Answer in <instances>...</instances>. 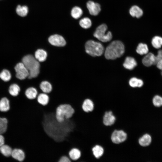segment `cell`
<instances>
[{
    "instance_id": "12",
    "label": "cell",
    "mask_w": 162,
    "mask_h": 162,
    "mask_svg": "<svg viewBox=\"0 0 162 162\" xmlns=\"http://www.w3.org/2000/svg\"><path fill=\"white\" fill-rule=\"evenodd\" d=\"M11 156L14 158L20 161H23L26 157V154L23 151L17 148L12 150Z\"/></svg>"
},
{
    "instance_id": "13",
    "label": "cell",
    "mask_w": 162,
    "mask_h": 162,
    "mask_svg": "<svg viewBox=\"0 0 162 162\" xmlns=\"http://www.w3.org/2000/svg\"><path fill=\"white\" fill-rule=\"evenodd\" d=\"M81 151L78 148H73L70 149L68 152V156L72 162H76L80 157Z\"/></svg>"
},
{
    "instance_id": "26",
    "label": "cell",
    "mask_w": 162,
    "mask_h": 162,
    "mask_svg": "<svg viewBox=\"0 0 162 162\" xmlns=\"http://www.w3.org/2000/svg\"><path fill=\"white\" fill-rule=\"evenodd\" d=\"M92 153L94 157L97 158L100 157L103 154V148L99 145H96L92 148Z\"/></svg>"
},
{
    "instance_id": "8",
    "label": "cell",
    "mask_w": 162,
    "mask_h": 162,
    "mask_svg": "<svg viewBox=\"0 0 162 162\" xmlns=\"http://www.w3.org/2000/svg\"><path fill=\"white\" fill-rule=\"evenodd\" d=\"M49 43L52 45L58 46H63L66 44V42L62 36L55 34L50 36L48 38Z\"/></svg>"
},
{
    "instance_id": "2",
    "label": "cell",
    "mask_w": 162,
    "mask_h": 162,
    "mask_svg": "<svg viewBox=\"0 0 162 162\" xmlns=\"http://www.w3.org/2000/svg\"><path fill=\"white\" fill-rule=\"evenodd\" d=\"M22 62L29 71V79L36 77L40 72L39 63L35 57L31 55H28L22 58Z\"/></svg>"
},
{
    "instance_id": "34",
    "label": "cell",
    "mask_w": 162,
    "mask_h": 162,
    "mask_svg": "<svg viewBox=\"0 0 162 162\" xmlns=\"http://www.w3.org/2000/svg\"><path fill=\"white\" fill-rule=\"evenodd\" d=\"M154 105L156 107L162 106V97L158 95L155 96L152 100Z\"/></svg>"
},
{
    "instance_id": "33",
    "label": "cell",
    "mask_w": 162,
    "mask_h": 162,
    "mask_svg": "<svg viewBox=\"0 0 162 162\" xmlns=\"http://www.w3.org/2000/svg\"><path fill=\"white\" fill-rule=\"evenodd\" d=\"M8 121L6 118H0V134L4 133L7 128Z\"/></svg>"
},
{
    "instance_id": "27",
    "label": "cell",
    "mask_w": 162,
    "mask_h": 162,
    "mask_svg": "<svg viewBox=\"0 0 162 162\" xmlns=\"http://www.w3.org/2000/svg\"><path fill=\"white\" fill-rule=\"evenodd\" d=\"M11 78V74L10 71L7 69H3L0 73V78L4 82L9 81Z\"/></svg>"
},
{
    "instance_id": "6",
    "label": "cell",
    "mask_w": 162,
    "mask_h": 162,
    "mask_svg": "<svg viewBox=\"0 0 162 162\" xmlns=\"http://www.w3.org/2000/svg\"><path fill=\"white\" fill-rule=\"evenodd\" d=\"M14 69L16 73V76L19 80L25 79L29 76V71L22 62L17 63L14 67Z\"/></svg>"
},
{
    "instance_id": "21",
    "label": "cell",
    "mask_w": 162,
    "mask_h": 162,
    "mask_svg": "<svg viewBox=\"0 0 162 162\" xmlns=\"http://www.w3.org/2000/svg\"><path fill=\"white\" fill-rule=\"evenodd\" d=\"M152 138L148 134L144 135L139 140L140 144L143 146H148L151 143Z\"/></svg>"
},
{
    "instance_id": "10",
    "label": "cell",
    "mask_w": 162,
    "mask_h": 162,
    "mask_svg": "<svg viewBox=\"0 0 162 162\" xmlns=\"http://www.w3.org/2000/svg\"><path fill=\"white\" fill-rule=\"evenodd\" d=\"M155 56L151 52L147 54L142 60L143 64L146 67L155 65Z\"/></svg>"
},
{
    "instance_id": "20",
    "label": "cell",
    "mask_w": 162,
    "mask_h": 162,
    "mask_svg": "<svg viewBox=\"0 0 162 162\" xmlns=\"http://www.w3.org/2000/svg\"><path fill=\"white\" fill-rule=\"evenodd\" d=\"M10 102L8 99L6 97L2 98L0 100V111L7 112L10 109Z\"/></svg>"
},
{
    "instance_id": "5",
    "label": "cell",
    "mask_w": 162,
    "mask_h": 162,
    "mask_svg": "<svg viewBox=\"0 0 162 162\" xmlns=\"http://www.w3.org/2000/svg\"><path fill=\"white\" fill-rule=\"evenodd\" d=\"M107 27L105 24L100 25L96 28L94 34V36L99 40L106 42L110 41L112 38V35L110 31L106 32Z\"/></svg>"
},
{
    "instance_id": "23",
    "label": "cell",
    "mask_w": 162,
    "mask_h": 162,
    "mask_svg": "<svg viewBox=\"0 0 162 162\" xmlns=\"http://www.w3.org/2000/svg\"><path fill=\"white\" fill-rule=\"evenodd\" d=\"M19 86L17 84L14 83L11 85L9 88L8 92L10 94L13 96H17L20 91Z\"/></svg>"
},
{
    "instance_id": "25",
    "label": "cell",
    "mask_w": 162,
    "mask_h": 162,
    "mask_svg": "<svg viewBox=\"0 0 162 162\" xmlns=\"http://www.w3.org/2000/svg\"><path fill=\"white\" fill-rule=\"evenodd\" d=\"M13 150L9 146L4 145L0 147V151L4 156L8 157L11 156Z\"/></svg>"
},
{
    "instance_id": "9",
    "label": "cell",
    "mask_w": 162,
    "mask_h": 162,
    "mask_svg": "<svg viewBox=\"0 0 162 162\" xmlns=\"http://www.w3.org/2000/svg\"><path fill=\"white\" fill-rule=\"evenodd\" d=\"M86 5L89 13L91 15L97 16L101 10L100 4L92 1H88Z\"/></svg>"
},
{
    "instance_id": "36",
    "label": "cell",
    "mask_w": 162,
    "mask_h": 162,
    "mask_svg": "<svg viewBox=\"0 0 162 162\" xmlns=\"http://www.w3.org/2000/svg\"><path fill=\"white\" fill-rule=\"evenodd\" d=\"M161 59H162V50H160L158 51L157 56H155V65Z\"/></svg>"
},
{
    "instance_id": "15",
    "label": "cell",
    "mask_w": 162,
    "mask_h": 162,
    "mask_svg": "<svg viewBox=\"0 0 162 162\" xmlns=\"http://www.w3.org/2000/svg\"><path fill=\"white\" fill-rule=\"evenodd\" d=\"M137 63L135 59L131 57H127L123 64L124 67L126 69L131 70L137 65Z\"/></svg>"
},
{
    "instance_id": "3",
    "label": "cell",
    "mask_w": 162,
    "mask_h": 162,
    "mask_svg": "<svg viewBox=\"0 0 162 162\" xmlns=\"http://www.w3.org/2000/svg\"><path fill=\"white\" fill-rule=\"evenodd\" d=\"M74 111V108L70 105L67 104H61L56 108L55 113L56 119L59 122H63L65 119L70 118Z\"/></svg>"
},
{
    "instance_id": "7",
    "label": "cell",
    "mask_w": 162,
    "mask_h": 162,
    "mask_svg": "<svg viewBox=\"0 0 162 162\" xmlns=\"http://www.w3.org/2000/svg\"><path fill=\"white\" fill-rule=\"evenodd\" d=\"M127 135L122 130H115L111 136L112 141L116 144H119L124 141L126 139Z\"/></svg>"
},
{
    "instance_id": "39",
    "label": "cell",
    "mask_w": 162,
    "mask_h": 162,
    "mask_svg": "<svg viewBox=\"0 0 162 162\" xmlns=\"http://www.w3.org/2000/svg\"><path fill=\"white\" fill-rule=\"evenodd\" d=\"M161 75L162 76V70H161Z\"/></svg>"
},
{
    "instance_id": "11",
    "label": "cell",
    "mask_w": 162,
    "mask_h": 162,
    "mask_svg": "<svg viewBox=\"0 0 162 162\" xmlns=\"http://www.w3.org/2000/svg\"><path fill=\"white\" fill-rule=\"evenodd\" d=\"M116 120L115 116L112 112L109 111L105 112L103 118V123L106 126H110L113 124Z\"/></svg>"
},
{
    "instance_id": "16",
    "label": "cell",
    "mask_w": 162,
    "mask_h": 162,
    "mask_svg": "<svg viewBox=\"0 0 162 162\" xmlns=\"http://www.w3.org/2000/svg\"><path fill=\"white\" fill-rule=\"evenodd\" d=\"M36 99L39 104L45 106L48 104L50 98L49 96L47 94L43 92L39 94Z\"/></svg>"
},
{
    "instance_id": "38",
    "label": "cell",
    "mask_w": 162,
    "mask_h": 162,
    "mask_svg": "<svg viewBox=\"0 0 162 162\" xmlns=\"http://www.w3.org/2000/svg\"><path fill=\"white\" fill-rule=\"evenodd\" d=\"M4 139L2 134H0V147L4 144Z\"/></svg>"
},
{
    "instance_id": "28",
    "label": "cell",
    "mask_w": 162,
    "mask_h": 162,
    "mask_svg": "<svg viewBox=\"0 0 162 162\" xmlns=\"http://www.w3.org/2000/svg\"><path fill=\"white\" fill-rule=\"evenodd\" d=\"M16 11L19 16L24 17L27 15L28 12V9L26 6H21L18 5L16 8Z\"/></svg>"
},
{
    "instance_id": "4",
    "label": "cell",
    "mask_w": 162,
    "mask_h": 162,
    "mask_svg": "<svg viewBox=\"0 0 162 162\" xmlns=\"http://www.w3.org/2000/svg\"><path fill=\"white\" fill-rule=\"evenodd\" d=\"M85 48L86 52L93 57L101 56L104 51V47L100 43L92 40L86 43Z\"/></svg>"
},
{
    "instance_id": "14",
    "label": "cell",
    "mask_w": 162,
    "mask_h": 162,
    "mask_svg": "<svg viewBox=\"0 0 162 162\" xmlns=\"http://www.w3.org/2000/svg\"><path fill=\"white\" fill-rule=\"evenodd\" d=\"M82 108L85 112L88 113L92 112L94 109V104L93 101L89 99H86L83 100Z\"/></svg>"
},
{
    "instance_id": "32",
    "label": "cell",
    "mask_w": 162,
    "mask_h": 162,
    "mask_svg": "<svg viewBox=\"0 0 162 162\" xmlns=\"http://www.w3.org/2000/svg\"><path fill=\"white\" fill-rule=\"evenodd\" d=\"M79 24L82 28L87 29L89 28L91 26L92 22L89 18L85 17L80 20Z\"/></svg>"
},
{
    "instance_id": "19",
    "label": "cell",
    "mask_w": 162,
    "mask_h": 162,
    "mask_svg": "<svg viewBox=\"0 0 162 162\" xmlns=\"http://www.w3.org/2000/svg\"><path fill=\"white\" fill-rule=\"evenodd\" d=\"M35 58L38 61L42 62L45 61L47 57L46 52L42 49H38L35 53Z\"/></svg>"
},
{
    "instance_id": "22",
    "label": "cell",
    "mask_w": 162,
    "mask_h": 162,
    "mask_svg": "<svg viewBox=\"0 0 162 162\" xmlns=\"http://www.w3.org/2000/svg\"><path fill=\"white\" fill-rule=\"evenodd\" d=\"M40 88L44 93L46 94L50 93L52 89L50 83L47 81L42 82L40 85Z\"/></svg>"
},
{
    "instance_id": "37",
    "label": "cell",
    "mask_w": 162,
    "mask_h": 162,
    "mask_svg": "<svg viewBox=\"0 0 162 162\" xmlns=\"http://www.w3.org/2000/svg\"><path fill=\"white\" fill-rule=\"evenodd\" d=\"M156 65L158 68L162 70V59L158 62Z\"/></svg>"
},
{
    "instance_id": "17",
    "label": "cell",
    "mask_w": 162,
    "mask_h": 162,
    "mask_svg": "<svg viewBox=\"0 0 162 162\" xmlns=\"http://www.w3.org/2000/svg\"><path fill=\"white\" fill-rule=\"evenodd\" d=\"M129 13L130 15L133 17L139 18L143 15L142 10L138 6L134 5L132 6L130 9Z\"/></svg>"
},
{
    "instance_id": "31",
    "label": "cell",
    "mask_w": 162,
    "mask_h": 162,
    "mask_svg": "<svg viewBox=\"0 0 162 162\" xmlns=\"http://www.w3.org/2000/svg\"><path fill=\"white\" fill-rule=\"evenodd\" d=\"M82 11L80 8L75 6L72 9L71 14L73 18L77 19L82 16Z\"/></svg>"
},
{
    "instance_id": "29",
    "label": "cell",
    "mask_w": 162,
    "mask_h": 162,
    "mask_svg": "<svg viewBox=\"0 0 162 162\" xmlns=\"http://www.w3.org/2000/svg\"><path fill=\"white\" fill-rule=\"evenodd\" d=\"M130 85L133 87H140L142 86L143 84V81L135 77L131 78L129 81Z\"/></svg>"
},
{
    "instance_id": "24",
    "label": "cell",
    "mask_w": 162,
    "mask_h": 162,
    "mask_svg": "<svg viewBox=\"0 0 162 162\" xmlns=\"http://www.w3.org/2000/svg\"><path fill=\"white\" fill-rule=\"evenodd\" d=\"M136 52L140 55L146 54L148 52V49L146 44L140 43L137 47Z\"/></svg>"
},
{
    "instance_id": "18",
    "label": "cell",
    "mask_w": 162,
    "mask_h": 162,
    "mask_svg": "<svg viewBox=\"0 0 162 162\" xmlns=\"http://www.w3.org/2000/svg\"><path fill=\"white\" fill-rule=\"evenodd\" d=\"M25 95L28 99L33 100L36 99L38 95V92L35 88L30 87L26 90Z\"/></svg>"
},
{
    "instance_id": "30",
    "label": "cell",
    "mask_w": 162,
    "mask_h": 162,
    "mask_svg": "<svg viewBox=\"0 0 162 162\" xmlns=\"http://www.w3.org/2000/svg\"><path fill=\"white\" fill-rule=\"evenodd\" d=\"M152 44L154 48H160L162 46V38L159 36H155L152 39Z\"/></svg>"
},
{
    "instance_id": "1",
    "label": "cell",
    "mask_w": 162,
    "mask_h": 162,
    "mask_svg": "<svg viewBox=\"0 0 162 162\" xmlns=\"http://www.w3.org/2000/svg\"><path fill=\"white\" fill-rule=\"evenodd\" d=\"M124 52V46L123 43L119 40H115L107 47L104 56L107 59L114 60L121 57Z\"/></svg>"
},
{
    "instance_id": "35",
    "label": "cell",
    "mask_w": 162,
    "mask_h": 162,
    "mask_svg": "<svg viewBox=\"0 0 162 162\" xmlns=\"http://www.w3.org/2000/svg\"><path fill=\"white\" fill-rule=\"evenodd\" d=\"M58 162H72L70 158L67 155H63L59 158Z\"/></svg>"
}]
</instances>
